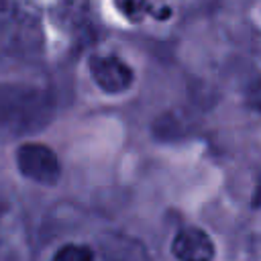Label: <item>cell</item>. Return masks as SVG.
Masks as SVG:
<instances>
[{"instance_id":"1","label":"cell","mask_w":261,"mask_h":261,"mask_svg":"<svg viewBox=\"0 0 261 261\" xmlns=\"http://www.w3.org/2000/svg\"><path fill=\"white\" fill-rule=\"evenodd\" d=\"M53 96L35 84H0V143L39 133L53 118Z\"/></svg>"},{"instance_id":"2","label":"cell","mask_w":261,"mask_h":261,"mask_svg":"<svg viewBox=\"0 0 261 261\" xmlns=\"http://www.w3.org/2000/svg\"><path fill=\"white\" fill-rule=\"evenodd\" d=\"M14 163H16V171L39 186H57L61 179V161L57 157V153L39 141H24L16 147L14 151Z\"/></svg>"},{"instance_id":"3","label":"cell","mask_w":261,"mask_h":261,"mask_svg":"<svg viewBox=\"0 0 261 261\" xmlns=\"http://www.w3.org/2000/svg\"><path fill=\"white\" fill-rule=\"evenodd\" d=\"M88 73L94 86L110 96L124 94L135 82L133 67L116 53H104V51L92 53L88 57Z\"/></svg>"},{"instance_id":"4","label":"cell","mask_w":261,"mask_h":261,"mask_svg":"<svg viewBox=\"0 0 261 261\" xmlns=\"http://www.w3.org/2000/svg\"><path fill=\"white\" fill-rule=\"evenodd\" d=\"M214 243L200 226H181L171 239V255L177 261H212Z\"/></svg>"},{"instance_id":"5","label":"cell","mask_w":261,"mask_h":261,"mask_svg":"<svg viewBox=\"0 0 261 261\" xmlns=\"http://www.w3.org/2000/svg\"><path fill=\"white\" fill-rule=\"evenodd\" d=\"M51 261H96V253L90 245L65 243L53 253Z\"/></svg>"},{"instance_id":"6","label":"cell","mask_w":261,"mask_h":261,"mask_svg":"<svg viewBox=\"0 0 261 261\" xmlns=\"http://www.w3.org/2000/svg\"><path fill=\"white\" fill-rule=\"evenodd\" d=\"M116 6L128 20L135 22L147 12V0H116Z\"/></svg>"},{"instance_id":"7","label":"cell","mask_w":261,"mask_h":261,"mask_svg":"<svg viewBox=\"0 0 261 261\" xmlns=\"http://www.w3.org/2000/svg\"><path fill=\"white\" fill-rule=\"evenodd\" d=\"M255 104H257V106H261V86H259V90L255 92Z\"/></svg>"}]
</instances>
